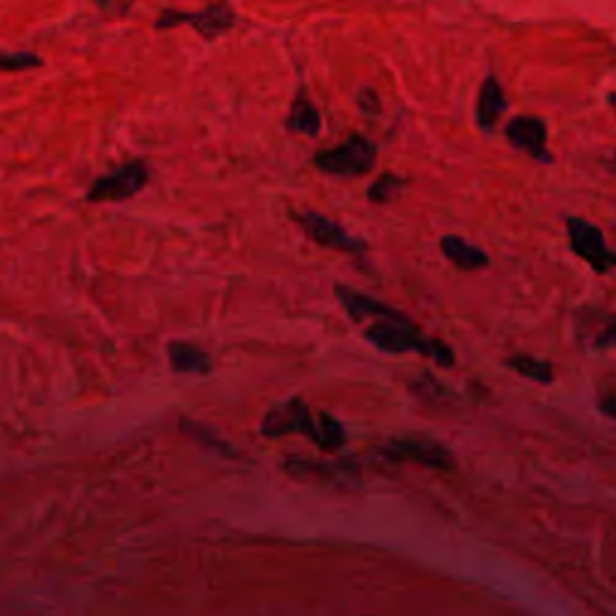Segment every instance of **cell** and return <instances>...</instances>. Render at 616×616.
Masks as SVG:
<instances>
[{"mask_svg":"<svg viewBox=\"0 0 616 616\" xmlns=\"http://www.w3.org/2000/svg\"><path fill=\"white\" fill-rule=\"evenodd\" d=\"M294 220L299 222L304 234L311 241H316L318 246H326V249L340 251V253H352V255L366 253V243L362 239L352 237L350 231L340 227L336 220H330V217H326V215H320L316 210H304L299 215H294Z\"/></svg>","mask_w":616,"mask_h":616,"instance_id":"obj_6","label":"cell"},{"mask_svg":"<svg viewBox=\"0 0 616 616\" xmlns=\"http://www.w3.org/2000/svg\"><path fill=\"white\" fill-rule=\"evenodd\" d=\"M285 128L289 133H304V135H318L320 128H323V119H320V111L314 105L311 95L306 89H299L297 97H294Z\"/></svg>","mask_w":616,"mask_h":616,"instance_id":"obj_12","label":"cell"},{"mask_svg":"<svg viewBox=\"0 0 616 616\" xmlns=\"http://www.w3.org/2000/svg\"><path fill=\"white\" fill-rule=\"evenodd\" d=\"M364 338L378 346L381 352L391 354H409L417 352L421 356L431 359L439 366L451 369L455 364L453 350L446 342L424 336V332L409 318L403 320H376L374 326L364 330Z\"/></svg>","mask_w":616,"mask_h":616,"instance_id":"obj_2","label":"cell"},{"mask_svg":"<svg viewBox=\"0 0 616 616\" xmlns=\"http://www.w3.org/2000/svg\"><path fill=\"white\" fill-rule=\"evenodd\" d=\"M566 229L573 253L581 255L590 267L597 270V273H607V270L616 267V255L607 249L605 237H602V231L595 224L571 217Z\"/></svg>","mask_w":616,"mask_h":616,"instance_id":"obj_7","label":"cell"},{"mask_svg":"<svg viewBox=\"0 0 616 616\" xmlns=\"http://www.w3.org/2000/svg\"><path fill=\"white\" fill-rule=\"evenodd\" d=\"M600 409H602V413H605V415H609V417L616 419V397L609 395V397H605V400H600Z\"/></svg>","mask_w":616,"mask_h":616,"instance_id":"obj_20","label":"cell"},{"mask_svg":"<svg viewBox=\"0 0 616 616\" xmlns=\"http://www.w3.org/2000/svg\"><path fill=\"white\" fill-rule=\"evenodd\" d=\"M169 364L176 374H208L212 369V359L208 352L190 342H172L169 344Z\"/></svg>","mask_w":616,"mask_h":616,"instance_id":"obj_13","label":"cell"},{"mask_svg":"<svg viewBox=\"0 0 616 616\" xmlns=\"http://www.w3.org/2000/svg\"><path fill=\"white\" fill-rule=\"evenodd\" d=\"M92 3L97 6V10L105 18L121 20V18L128 15V12H131V8L135 6V0H92Z\"/></svg>","mask_w":616,"mask_h":616,"instance_id":"obj_18","label":"cell"},{"mask_svg":"<svg viewBox=\"0 0 616 616\" xmlns=\"http://www.w3.org/2000/svg\"><path fill=\"white\" fill-rule=\"evenodd\" d=\"M261 433L265 439H282L289 433H304L311 439L320 451L336 453L344 446V429L342 424L330 417L328 413H314L301 397L267 409V415L261 421Z\"/></svg>","mask_w":616,"mask_h":616,"instance_id":"obj_1","label":"cell"},{"mask_svg":"<svg viewBox=\"0 0 616 616\" xmlns=\"http://www.w3.org/2000/svg\"><path fill=\"white\" fill-rule=\"evenodd\" d=\"M42 63H44L42 56H36V54H10V51H6L0 66H3L6 73H12V70H30V68L42 66Z\"/></svg>","mask_w":616,"mask_h":616,"instance_id":"obj_17","label":"cell"},{"mask_svg":"<svg viewBox=\"0 0 616 616\" xmlns=\"http://www.w3.org/2000/svg\"><path fill=\"white\" fill-rule=\"evenodd\" d=\"M182 24H188V28L196 30L200 36L208 38H217L220 34L229 32L237 24V10L231 8L227 0H217V3L196 10V12H186V10H162L157 20H154V28L157 30H172V28H182Z\"/></svg>","mask_w":616,"mask_h":616,"instance_id":"obj_4","label":"cell"},{"mask_svg":"<svg viewBox=\"0 0 616 616\" xmlns=\"http://www.w3.org/2000/svg\"><path fill=\"white\" fill-rule=\"evenodd\" d=\"M336 297H338V301H340L344 311L352 316V320H366V318H371V320H403V318H407L405 314L395 311L393 306L383 304L374 297H369V294L356 292L352 287L338 285Z\"/></svg>","mask_w":616,"mask_h":616,"instance_id":"obj_10","label":"cell"},{"mask_svg":"<svg viewBox=\"0 0 616 616\" xmlns=\"http://www.w3.org/2000/svg\"><path fill=\"white\" fill-rule=\"evenodd\" d=\"M441 251L446 258L460 270H480L490 265V255H486L482 249L472 246L470 241L453 234L441 239Z\"/></svg>","mask_w":616,"mask_h":616,"instance_id":"obj_14","label":"cell"},{"mask_svg":"<svg viewBox=\"0 0 616 616\" xmlns=\"http://www.w3.org/2000/svg\"><path fill=\"white\" fill-rule=\"evenodd\" d=\"M508 101H506V92L501 82L496 80L494 75L486 77L480 87V97H477V125L482 131L492 133L501 116L506 113Z\"/></svg>","mask_w":616,"mask_h":616,"instance_id":"obj_11","label":"cell"},{"mask_svg":"<svg viewBox=\"0 0 616 616\" xmlns=\"http://www.w3.org/2000/svg\"><path fill=\"white\" fill-rule=\"evenodd\" d=\"M597 344H616V320L605 332H602V338L597 340Z\"/></svg>","mask_w":616,"mask_h":616,"instance_id":"obj_21","label":"cell"},{"mask_svg":"<svg viewBox=\"0 0 616 616\" xmlns=\"http://www.w3.org/2000/svg\"><path fill=\"white\" fill-rule=\"evenodd\" d=\"M356 101L362 109L378 111V97H376L374 89H362V92H359V97H356Z\"/></svg>","mask_w":616,"mask_h":616,"instance_id":"obj_19","label":"cell"},{"mask_svg":"<svg viewBox=\"0 0 616 616\" xmlns=\"http://www.w3.org/2000/svg\"><path fill=\"white\" fill-rule=\"evenodd\" d=\"M150 184V169L143 160H131L121 166H116L109 174L99 176L89 186L87 200L89 202H121L138 196L140 190Z\"/></svg>","mask_w":616,"mask_h":616,"instance_id":"obj_5","label":"cell"},{"mask_svg":"<svg viewBox=\"0 0 616 616\" xmlns=\"http://www.w3.org/2000/svg\"><path fill=\"white\" fill-rule=\"evenodd\" d=\"M405 190V178L397 176L393 172H385L381 174L374 184L369 186V200L374 205H385V202H393L403 196Z\"/></svg>","mask_w":616,"mask_h":616,"instance_id":"obj_16","label":"cell"},{"mask_svg":"<svg viewBox=\"0 0 616 616\" xmlns=\"http://www.w3.org/2000/svg\"><path fill=\"white\" fill-rule=\"evenodd\" d=\"M383 455L400 462H419L427 468H446L451 465L453 458L443 446L433 443L419 436H407V439H393L383 446Z\"/></svg>","mask_w":616,"mask_h":616,"instance_id":"obj_8","label":"cell"},{"mask_svg":"<svg viewBox=\"0 0 616 616\" xmlns=\"http://www.w3.org/2000/svg\"><path fill=\"white\" fill-rule=\"evenodd\" d=\"M506 140L516 150L528 152V157L537 162H551V154L547 150V123L542 119H535V116H516V119L506 125Z\"/></svg>","mask_w":616,"mask_h":616,"instance_id":"obj_9","label":"cell"},{"mask_svg":"<svg viewBox=\"0 0 616 616\" xmlns=\"http://www.w3.org/2000/svg\"><path fill=\"white\" fill-rule=\"evenodd\" d=\"M612 107H614V111H616V92L612 95Z\"/></svg>","mask_w":616,"mask_h":616,"instance_id":"obj_22","label":"cell"},{"mask_svg":"<svg viewBox=\"0 0 616 616\" xmlns=\"http://www.w3.org/2000/svg\"><path fill=\"white\" fill-rule=\"evenodd\" d=\"M314 166L320 174H328V176H340V178L366 176L376 166V145L374 140H369L364 135H352L346 143L338 147L316 152Z\"/></svg>","mask_w":616,"mask_h":616,"instance_id":"obj_3","label":"cell"},{"mask_svg":"<svg viewBox=\"0 0 616 616\" xmlns=\"http://www.w3.org/2000/svg\"><path fill=\"white\" fill-rule=\"evenodd\" d=\"M506 364L510 369H516L520 376L537 381V383H551L554 381V371H551V364L542 362L537 356H528V354H513L506 359Z\"/></svg>","mask_w":616,"mask_h":616,"instance_id":"obj_15","label":"cell"}]
</instances>
